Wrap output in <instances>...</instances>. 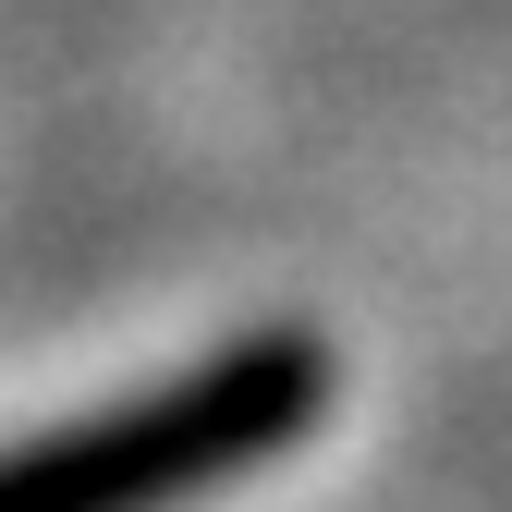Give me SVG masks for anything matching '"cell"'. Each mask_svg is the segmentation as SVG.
Here are the masks:
<instances>
[{
    "label": "cell",
    "instance_id": "1",
    "mask_svg": "<svg viewBox=\"0 0 512 512\" xmlns=\"http://www.w3.org/2000/svg\"><path fill=\"white\" fill-rule=\"evenodd\" d=\"M330 415V342L317 330H244L208 366L147 378L110 415L37 427L0 452V512H196L232 476L281 464Z\"/></svg>",
    "mask_w": 512,
    "mask_h": 512
}]
</instances>
